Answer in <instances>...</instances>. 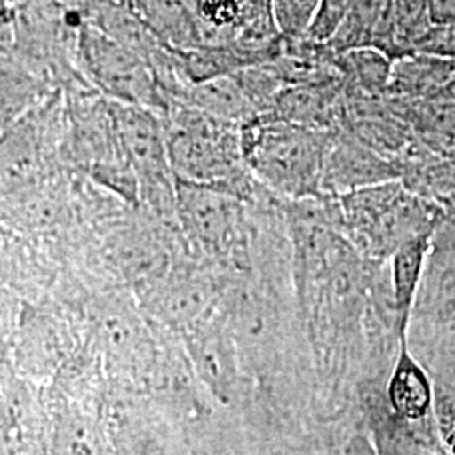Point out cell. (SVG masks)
I'll use <instances>...</instances> for the list:
<instances>
[{
  "mask_svg": "<svg viewBox=\"0 0 455 455\" xmlns=\"http://www.w3.org/2000/svg\"><path fill=\"white\" fill-rule=\"evenodd\" d=\"M165 140L174 178L208 184L242 197L253 174L244 163L242 125L180 105L167 112Z\"/></svg>",
  "mask_w": 455,
  "mask_h": 455,
  "instance_id": "cell-1",
  "label": "cell"
},
{
  "mask_svg": "<svg viewBox=\"0 0 455 455\" xmlns=\"http://www.w3.org/2000/svg\"><path fill=\"white\" fill-rule=\"evenodd\" d=\"M244 163L255 180L280 195H310L321 184L327 144L321 132L253 118L242 125Z\"/></svg>",
  "mask_w": 455,
  "mask_h": 455,
  "instance_id": "cell-2",
  "label": "cell"
},
{
  "mask_svg": "<svg viewBox=\"0 0 455 455\" xmlns=\"http://www.w3.org/2000/svg\"><path fill=\"white\" fill-rule=\"evenodd\" d=\"M115 140L127 167L140 182V193L156 210L176 212V178L169 161L165 129L152 108L115 101Z\"/></svg>",
  "mask_w": 455,
  "mask_h": 455,
  "instance_id": "cell-3",
  "label": "cell"
},
{
  "mask_svg": "<svg viewBox=\"0 0 455 455\" xmlns=\"http://www.w3.org/2000/svg\"><path fill=\"white\" fill-rule=\"evenodd\" d=\"M83 56L90 76L118 101L167 112L159 73L144 65L131 49L98 37L84 44Z\"/></svg>",
  "mask_w": 455,
  "mask_h": 455,
  "instance_id": "cell-4",
  "label": "cell"
},
{
  "mask_svg": "<svg viewBox=\"0 0 455 455\" xmlns=\"http://www.w3.org/2000/svg\"><path fill=\"white\" fill-rule=\"evenodd\" d=\"M176 212L197 243L221 251L240 231L243 199L216 186L176 180Z\"/></svg>",
  "mask_w": 455,
  "mask_h": 455,
  "instance_id": "cell-5",
  "label": "cell"
},
{
  "mask_svg": "<svg viewBox=\"0 0 455 455\" xmlns=\"http://www.w3.org/2000/svg\"><path fill=\"white\" fill-rule=\"evenodd\" d=\"M132 12L165 48L186 52L206 46V33L193 0H129Z\"/></svg>",
  "mask_w": 455,
  "mask_h": 455,
  "instance_id": "cell-6",
  "label": "cell"
},
{
  "mask_svg": "<svg viewBox=\"0 0 455 455\" xmlns=\"http://www.w3.org/2000/svg\"><path fill=\"white\" fill-rule=\"evenodd\" d=\"M455 78V61L425 52H408L393 61L388 93L435 98Z\"/></svg>",
  "mask_w": 455,
  "mask_h": 455,
  "instance_id": "cell-7",
  "label": "cell"
},
{
  "mask_svg": "<svg viewBox=\"0 0 455 455\" xmlns=\"http://www.w3.org/2000/svg\"><path fill=\"white\" fill-rule=\"evenodd\" d=\"M182 98L186 100L182 105L236 125H244L259 115L233 75L206 82L188 83Z\"/></svg>",
  "mask_w": 455,
  "mask_h": 455,
  "instance_id": "cell-8",
  "label": "cell"
},
{
  "mask_svg": "<svg viewBox=\"0 0 455 455\" xmlns=\"http://www.w3.org/2000/svg\"><path fill=\"white\" fill-rule=\"evenodd\" d=\"M390 396L396 411L413 420L422 419L430 407L428 379L419 368V364L408 356L407 349L402 351V356L393 374Z\"/></svg>",
  "mask_w": 455,
  "mask_h": 455,
  "instance_id": "cell-9",
  "label": "cell"
},
{
  "mask_svg": "<svg viewBox=\"0 0 455 455\" xmlns=\"http://www.w3.org/2000/svg\"><path fill=\"white\" fill-rule=\"evenodd\" d=\"M199 371L214 390H228L233 381V361L227 338L218 329L201 331L193 342Z\"/></svg>",
  "mask_w": 455,
  "mask_h": 455,
  "instance_id": "cell-10",
  "label": "cell"
},
{
  "mask_svg": "<svg viewBox=\"0 0 455 455\" xmlns=\"http://www.w3.org/2000/svg\"><path fill=\"white\" fill-rule=\"evenodd\" d=\"M346 71L355 76L359 88L366 92H387L390 83L393 58L374 46L347 49L339 54Z\"/></svg>",
  "mask_w": 455,
  "mask_h": 455,
  "instance_id": "cell-11",
  "label": "cell"
},
{
  "mask_svg": "<svg viewBox=\"0 0 455 455\" xmlns=\"http://www.w3.org/2000/svg\"><path fill=\"white\" fill-rule=\"evenodd\" d=\"M425 248H427V238L420 236L407 242L395 255V263H393L395 293H396V306H398L403 325L407 323L408 312L413 302V293L422 272Z\"/></svg>",
  "mask_w": 455,
  "mask_h": 455,
  "instance_id": "cell-12",
  "label": "cell"
},
{
  "mask_svg": "<svg viewBox=\"0 0 455 455\" xmlns=\"http://www.w3.org/2000/svg\"><path fill=\"white\" fill-rule=\"evenodd\" d=\"M390 9L396 44L403 56L413 51V44L432 26L428 0H390Z\"/></svg>",
  "mask_w": 455,
  "mask_h": 455,
  "instance_id": "cell-13",
  "label": "cell"
},
{
  "mask_svg": "<svg viewBox=\"0 0 455 455\" xmlns=\"http://www.w3.org/2000/svg\"><path fill=\"white\" fill-rule=\"evenodd\" d=\"M321 0H272L278 33L287 41H304L317 16Z\"/></svg>",
  "mask_w": 455,
  "mask_h": 455,
  "instance_id": "cell-14",
  "label": "cell"
},
{
  "mask_svg": "<svg viewBox=\"0 0 455 455\" xmlns=\"http://www.w3.org/2000/svg\"><path fill=\"white\" fill-rule=\"evenodd\" d=\"M353 0H321L317 16L310 26L304 41L325 46L341 28L342 20L347 16Z\"/></svg>",
  "mask_w": 455,
  "mask_h": 455,
  "instance_id": "cell-15",
  "label": "cell"
},
{
  "mask_svg": "<svg viewBox=\"0 0 455 455\" xmlns=\"http://www.w3.org/2000/svg\"><path fill=\"white\" fill-rule=\"evenodd\" d=\"M413 51L455 61V24H432L413 44Z\"/></svg>",
  "mask_w": 455,
  "mask_h": 455,
  "instance_id": "cell-16",
  "label": "cell"
},
{
  "mask_svg": "<svg viewBox=\"0 0 455 455\" xmlns=\"http://www.w3.org/2000/svg\"><path fill=\"white\" fill-rule=\"evenodd\" d=\"M432 24H455V0H428Z\"/></svg>",
  "mask_w": 455,
  "mask_h": 455,
  "instance_id": "cell-17",
  "label": "cell"
},
{
  "mask_svg": "<svg viewBox=\"0 0 455 455\" xmlns=\"http://www.w3.org/2000/svg\"><path fill=\"white\" fill-rule=\"evenodd\" d=\"M449 445L452 447V451L455 452V427L454 430H452V434H451V437H449Z\"/></svg>",
  "mask_w": 455,
  "mask_h": 455,
  "instance_id": "cell-18",
  "label": "cell"
},
{
  "mask_svg": "<svg viewBox=\"0 0 455 455\" xmlns=\"http://www.w3.org/2000/svg\"><path fill=\"white\" fill-rule=\"evenodd\" d=\"M193 2H196V0H193Z\"/></svg>",
  "mask_w": 455,
  "mask_h": 455,
  "instance_id": "cell-19",
  "label": "cell"
}]
</instances>
